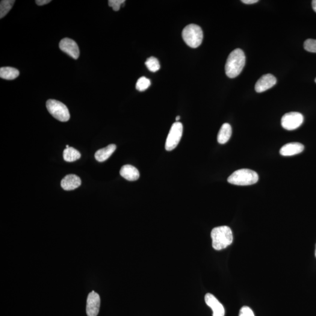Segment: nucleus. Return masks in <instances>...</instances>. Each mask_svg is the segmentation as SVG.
Returning <instances> with one entry per match:
<instances>
[{
  "label": "nucleus",
  "mask_w": 316,
  "mask_h": 316,
  "mask_svg": "<svg viewBox=\"0 0 316 316\" xmlns=\"http://www.w3.org/2000/svg\"><path fill=\"white\" fill-rule=\"evenodd\" d=\"M246 55L243 50L236 49L229 56L226 62V75L230 78H235L243 71L246 64Z\"/></svg>",
  "instance_id": "f257e3e1"
},
{
  "label": "nucleus",
  "mask_w": 316,
  "mask_h": 316,
  "mask_svg": "<svg viewBox=\"0 0 316 316\" xmlns=\"http://www.w3.org/2000/svg\"><path fill=\"white\" fill-rule=\"evenodd\" d=\"M212 246L217 251L226 249L233 241V235L231 229L228 226L215 227L211 232Z\"/></svg>",
  "instance_id": "f03ea898"
},
{
  "label": "nucleus",
  "mask_w": 316,
  "mask_h": 316,
  "mask_svg": "<svg viewBox=\"0 0 316 316\" xmlns=\"http://www.w3.org/2000/svg\"><path fill=\"white\" fill-rule=\"evenodd\" d=\"M258 174L253 170L241 169L235 171L229 177L230 184L238 186H248L255 184L258 181Z\"/></svg>",
  "instance_id": "7ed1b4c3"
},
{
  "label": "nucleus",
  "mask_w": 316,
  "mask_h": 316,
  "mask_svg": "<svg viewBox=\"0 0 316 316\" xmlns=\"http://www.w3.org/2000/svg\"><path fill=\"white\" fill-rule=\"evenodd\" d=\"M182 38L189 46L192 48H196L202 43V29L197 25H188L182 31Z\"/></svg>",
  "instance_id": "20e7f679"
},
{
  "label": "nucleus",
  "mask_w": 316,
  "mask_h": 316,
  "mask_svg": "<svg viewBox=\"0 0 316 316\" xmlns=\"http://www.w3.org/2000/svg\"><path fill=\"white\" fill-rule=\"evenodd\" d=\"M46 108L49 113L56 119L62 122H66L70 119V113L63 103L55 100H49L46 102Z\"/></svg>",
  "instance_id": "39448f33"
},
{
  "label": "nucleus",
  "mask_w": 316,
  "mask_h": 316,
  "mask_svg": "<svg viewBox=\"0 0 316 316\" xmlns=\"http://www.w3.org/2000/svg\"><path fill=\"white\" fill-rule=\"evenodd\" d=\"M183 134V125L181 123L176 122L173 124L170 129L169 134L165 144V149L170 151L178 146L181 140Z\"/></svg>",
  "instance_id": "423d86ee"
},
{
  "label": "nucleus",
  "mask_w": 316,
  "mask_h": 316,
  "mask_svg": "<svg viewBox=\"0 0 316 316\" xmlns=\"http://www.w3.org/2000/svg\"><path fill=\"white\" fill-rule=\"evenodd\" d=\"M304 121L303 115L298 112H291L283 116L281 125L283 128L292 131L302 126Z\"/></svg>",
  "instance_id": "0eeeda50"
},
{
  "label": "nucleus",
  "mask_w": 316,
  "mask_h": 316,
  "mask_svg": "<svg viewBox=\"0 0 316 316\" xmlns=\"http://www.w3.org/2000/svg\"><path fill=\"white\" fill-rule=\"evenodd\" d=\"M60 48L64 53H66L74 60H78L79 57L80 51L78 44L75 41L70 38H64L60 43Z\"/></svg>",
  "instance_id": "6e6552de"
},
{
  "label": "nucleus",
  "mask_w": 316,
  "mask_h": 316,
  "mask_svg": "<svg viewBox=\"0 0 316 316\" xmlns=\"http://www.w3.org/2000/svg\"><path fill=\"white\" fill-rule=\"evenodd\" d=\"M100 307V297L96 292H90L87 299L86 313L88 316L98 315Z\"/></svg>",
  "instance_id": "1a4fd4ad"
},
{
  "label": "nucleus",
  "mask_w": 316,
  "mask_h": 316,
  "mask_svg": "<svg viewBox=\"0 0 316 316\" xmlns=\"http://www.w3.org/2000/svg\"><path fill=\"white\" fill-rule=\"evenodd\" d=\"M276 84V79L272 74L263 75L256 83L255 89L257 93H262L270 89Z\"/></svg>",
  "instance_id": "9d476101"
},
{
  "label": "nucleus",
  "mask_w": 316,
  "mask_h": 316,
  "mask_svg": "<svg viewBox=\"0 0 316 316\" xmlns=\"http://www.w3.org/2000/svg\"><path fill=\"white\" fill-rule=\"evenodd\" d=\"M205 299L207 305L212 310V316H224L225 315V309H224V306L213 295L207 294Z\"/></svg>",
  "instance_id": "9b49d317"
},
{
  "label": "nucleus",
  "mask_w": 316,
  "mask_h": 316,
  "mask_svg": "<svg viewBox=\"0 0 316 316\" xmlns=\"http://www.w3.org/2000/svg\"><path fill=\"white\" fill-rule=\"evenodd\" d=\"M305 147L298 143H288L280 149V154L284 156H294L303 151Z\"/></svg>",
  "instance_id": "f8f14e48"
},
{
  "label": "nucleus",
  "mask_w": 316,
  "mask_h": 316,
  "mask_svg": "<svg viewBox=\"0 0 316 316\" xmlns=\"http://www.w3.org/2000/svg\"><path fill=\"white\" fill-rule=\"evenodd\" d=\"M82 181L79 176L75 175H68L62 180L61 187L64 190H73L81 185Z\"/></svg>",
  "instance_id": "ddd939ff"
},
{
  "label": "nucleus",
  "mask_w": 316,
  "mask_h": 316,
  "mask_svg": "<svg viewBox=\"0 0 316 316\" xmlns=\"http://www.w3.org/2000/svg\"><path fill=\"white\" fill-rule=\"evenodd\" d=\"M123 178L129 181H135L140 178V172L138 170L131 165H126L122 168L120 172Z\"/></svg>",
  "instance_id": "4468645a"
},
{
  "label": "nucleus",
  "mask_w": 316,
  "mask_h": 316,
  "mask_svg": "<svg viewBox=\"0 0 316 316\" xmlns=\"http://www.w3.org/2000/svg\"><path fill=\"white\" fill-rule=\"evenodd\" d=\"M116 146L114 144L109 145L104 148L100 149L96 152L95 158L100 162H105L110 157L116 150Z\"/></svg>",
  "instance_id": "2eb2a0df"
},
{
  "label": "nucleus",
  "mask_w": 316,
  "mask_h": 316,
  "mask_svg": "<svg viewBox=\"0 0 316 316\" xmlns=\"http://www.w3.org/2000/svg\"><path fill=\"white\" fill-rule=\"evenodd\" d=\"M232 128L228 123H225L221 126L217 136L218 143L224 144L227 143L231 138Z\"/></svg>",
  "instance_id": "dca6fc26"
},
{
  "label": "nucleus",
  "mask_w": 316,
  "mask_h": 316,
  "mask_svg": "<svg viewBox=\"0 0 316 316\" xmlns=\"http://www.w3.org/2000/svg\"><path fill=\"white\" fill-rule=\"evenodd\" d=\"M20 75V72L14 67H4L0 69V77L5 80H14Z\"/></svg>",
  "instance_id": "f3484780"
},
{
  "label": "nucleus",
  "mask_w": 316,
  "mask_h": 316,
  "mask_svg": "<svg viewBox=\"0 0 316 316\" xmlns=\"http://www.w3.org/2000/svg\"><path fill=\"white\" fill-rule=\"evenodd\" d=\"M63 155L64 160L68 162L76 161L81 157V153L78 150L73 148V147H69L65 149Z\"/></svg>",
  "instance_id": "a211bd4d"
},
{
  "label": "nucleus",
  "mask_w": 316,
  "mask_h": 316,
  "mask_svg": "<svg viewBox=\"0 0 316 316\" xmlns=\"http://www.w3.org/2000/svg\"><path fill=\"white\" fill-rule=\"evenodd\" d=\"M16 1L14 0H2L0 3V19L4 18L9 11L11 10L12 7Z\"/></svg>",
  "instance_id": "6ab92c4d"
},
{
  "label": "nucleus",
  "mask_w": 316,
  "mask_h": 316,
  "mask_svg": "<svg viewBox=\"0 0 316 316\" xmlns=\"http://www.w3.org/2000/svg\"><path fill=\"white\" fill-rule=\"evenodd\" d=\"M146 64L147 69L150 72H156L160 69V64H159L158 59L155 57H150L147 59Z\"/></svg>",
  "instance_id": "aec40b11"
},
{
  "label": "nucleus",
  "mask_w": 316,
  "mask_h": 316,
  "mask_svg": "<svg viewBox=\"0 0 316 316\" xmlns=\"http://www.w3.org/2000/svg\"><path fill=\"white\" fill-rule=\"evenodd\" d=\"M150 85V81L149 79L146 77H141L138 80L137 84H136V88L138 91H144L148 88Z\"/></svg>",
  "instance_id": "412c9836"
},
{
  "label": "nucleus",
  "mask_w": 316,
  "mask_h": 316,
  "mask_svg": "<svg viewBox=\"0 0 316 316\" xmlns=\"http://www.w3.org/2000/svg\"><path fill=\"white\" fill-rule=\"evenodd\" d=\"M304 48L307 51L316 53V40H307L304 43Z\"/></svg>",
  "instance_id": "4be33fe9"
},
{
  "label": "nucleus",
  "mask_w": 316,
  "mask_h": 316,
  "mask_svg": "<svg viewBox=\"0 0 316 316\" xmlns=\"http://www.w3.org/2000/svg\"><path fill=\"white\" fill-rule=\"evenodd\" d=\"M125 0H109L108 5L112 7L114 11H118L120 10L121 6L125 4Z\"/></svg>",
  "instance_id": "5701e85b"
},
{
  "label": "nucleus",
  "mask_w": 316,
  "mask_h": 316,
  "mask_svg": "<svg viewBox=\"0 0 316 316\" xmlns=\"http://www.w3.org/2000/svg\"><path fill=\"white\" fill-rule=\"evenodd\" d=\"M239 316H255L252 309L248 306H244L242 308L239 314Z\"/></svg>",
  "instance_id": "b1692460"
},
{
  "label": "nucleus",
  "mask_w": 316,
  "mask_h": 316,
  "mask_svg": "<svg viewBox=\"0 0 316 316\" xmlns=\"http://www.w3.org/2000/svg\"><path fill=\"white\" fill-rule=\"evenodd\" d=\"M51 2V0H37V1H35V2H36L37 4L38 5H45L49 4V3Z\"/></svg>",
  "instance_id": "393cba45"
},
{
  "label": "nucleus",
  "mask_w": 316,
  "mask_h": 316,
  "mask_svg": "<svg viewBox=\"0 0 316 316\" xmlns=\"http://www.w3.org/2000/svg\"><path fill=\"white\" fill-rule=\"evenodd\" d=\"M241 1L244 3V4H253L258 2L259 1L258 0H242Z\"/></svg>",
  "instance_id": "a878e982"
},
{
  "label": "nucleus",
  "mask_w": 316,
  "mask_h": 316,
  "mask_svg": "<svg viewBox=\"0 0 316 316\" xmlns=\"http://www.w3.org/2000/svg\"><path fill=\"white\" fill-rule=\"evenodd\" d=\"M312 7L316 13V0H314V1H312Z\"/></svg>",
  "instance_id": "bb28decb"
},
{
  "label": "nucleus",
  "mask_w": 316,
  "mask_h": 316,
  "mask_svg": "<svg viewBox=\"0 0 316 316\" xmlns=\"http://www.w3.org/2000/svg\"><path fill=\"white\" fill-rule=\"evenodd\" d=\"M180 119H181V117L180 116H178L176 117V120L177 121V122H178V121H179Z\"/></svg>",
  "instance_id": "cd10ccee"
},
{
  "label": "nucleus",
  "mask_w": 316,
  "mask_h": 316,
  "mask_svg": "<svg viewBox=\"0 0 316 316\" xmlns=\"http://www.w3.org/2000/svg\"><path fill=\"white\" fill-rule=\"evenodd\" d=\"M69 147V146H68V145H67V146H66V148H68V147Z\"/></svg>",
  "instance_id": "c85d7f7f"
},
{
  "label": "nucleus",
  "mask_w": 316,
  "mask_h": 316,
  "mask_svg": "<svg viewBox=\"0 0 316 316\" xmlns=\"http://www.w3.org/2000/svg\"><path fill=\"white\" fill-rule=\"evenodd\" d=\"M315 82H316V79H315Z\"/></svg>",
  "instance_id": "c756f323"
},
{
  "label": "nucleus",
  "mask_w": 316,
  "mask_h": 316,
  "mask_svg": "<svg viewBox=\"0 0 316 316\" xmlns=\"http://www.w3.org/2000/svg\"></svg>",
  "instance_id": "7c9ffc66"
}]
</instances>
